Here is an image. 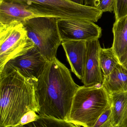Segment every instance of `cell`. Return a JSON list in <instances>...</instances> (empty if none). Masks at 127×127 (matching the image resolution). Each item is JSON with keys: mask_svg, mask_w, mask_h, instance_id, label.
<instances>
[{"mask_svg": "<svg viewBox=\"0 0 127 127\" xmlns=\"http://www.w3.org/2000/svg\"><path fill=\"white\" fill-rule=\"evenodd\" d=\"M48 63L34 46L7 62L0 71V77L16 71L23 77L36 83Z\"/></svg>", "mask_w": 127, "mask_h": 127, "instance_id": "obj_7", "label": "cell"}, {"mask_svg": "<svg viewBox=\"0 0 127 127\" xmlns=\"http://www.w3.org/2000/svg\"><path fill=\"white\" fill-rule=\"evenodd\" d=\"M69 0L77 3L79 4H84V0Z\"/></svg>", "mask_w": 127, "mask_h": 127, "instance_id": "obj_24", "label": "cell"}, {"mask_svg": "<svg viewBox=\"0 0 127 127\" xmlns=\"http://www.w3.org/2000/svg\"><path fill=\"white\" fill-rule=\"evenodd\" d=\"M101 0H84V4L86 6L97 7L100 4Z\"/></svg>", "mask_w": 127, "mask_h": 127, "instance_id": "obj_21", "label": "cell"}, {"mask_svg": "<svg viewBox=\"0 0 127 127\" xmlns=\"http://www.w3.org/2000/svg\"><path fill=\"white\" fill-rule=\"evenodd\" d=\"M34 7L47 17L80 19L97 22L103 12L97 7L86 6L69 0H0Z\"/></svg>", "mask_w": 127, "mask_h": 127, "instance_id": "obj_5", "label": "cell"}, {"mask_svg": "<svg viewBox=\"0 0 127 127\" xmlns=\"http://www.w3.org/2000/svg\"><path fill=\"white\" fill-rule=\"evenodd\" d=\"M113 32L114 39L112 47L119 59L127 51V15L115 20Z\"/></svg>", "mask_w": 127, "mask_h": 127, "instance_id": "obj_13", "label": "cell"}, {"mask_svg": "<svg viewBox=\"0 0 127 127\" xmlns=\"http://www.w3.org/2000/svg\"><path fill=\"white\" fill-rule=\"evenodd\" d=\"M110 95L114 127H120L127 112V92L115 93Z\"/></svg>", "mask_w": 127, "mask_h": 127, "instance_id": "obj_14", "label": "cell"}, {"mask_svg": "<svg viewBox=\"0 0 127 127\" xmlns=\"http://www.w3.org/2000/svg\"><path fill=\"white\" fill-rule=\"evenodd\" d=\"M75 125L66 121L47 116H40L35 121L22 126L23 127H74Z\"/></svg>", "mask_w": 127, "mask_h": 127, "instance_id": "obj_16", "label": "cell"}, {"mask_svg": "<svg viewBox=\"0 0 127 127\" xmlns=\"http://www.w3.org/2000/svg\"><path fill=\"white\" fill-rule=\"evenodd\" d=\"M79 86L73 99L67 121L83 127H92L111 106L109 94L102 86Z\"/></svg>", "mask_w": 127, "mask_h": 127, "instance_id": "obj_3", "label": "cell"}, {"mask_svg": "<svg viewBox=\"0 0 127 127\" xmlns=\"http://www.w3.org/2000/svg\"><path fill=\"white\" fill-rule=\"evenodd\" d=\"M57 19L52 17H35L22 23L28 38L48 62L56 57L58 48L62 44Z\"/></svg>", "mask_w": 127, "mask_h": 127, "instance_id": "obj_4", "label": "cell"}, {"mask_svg": "<svg viewBox=\"0 0 127 127\" xmlns=\"http://www.w3.org/2000/svg\"><path fill=\"white\" fill-rule=\"evenodd\" d=\"M117 127V126H116V127Z\"/></svg>", "mask_w": 127, "mask_h": 127, "instance_id": "obj_28", "label": "cell"}, {"mask_svg": "<svg viewBox=\"0 0 127 127\" xmlns=\"http://www.w3.org/2000/svg\"><path fill=\"white\" fill-rule=\"evenodd\" d=\"M115 0H101L99 5L97 8L103 12L114 11Z\"/></svg>", "mask_w": 127, "mask_h": 127, "instance_id": "obj_20", "label": "cell"}, {"mask_svg": "<svg viewBox=\"0 0 127 127\" xmlns=\"http://www.w3.org/2000/svg\"><path fill=\"white\" fill-rule=\"evenodd\" d=\"M122 65H124V66H125V68H126L127 69V63H126L124 64H122Z\"/></svg>", "mask_w": 127, "mask_h": 127, "instance_id": "obj_25", "label": "cell"}, {"mask_svg": "<svg viewBox=\"0 0 127 127\" xmlns=\"http://www.w3.org/2000/svg\"><path fill=\"white\" fill-rule=\"evenodd\" d=\"M23 127L22 126H20V125H18V126H16V127Z\"/></svg>", "mask_w": 127, "mask_h": 127, "instance_id": "obj_27", "label": "cell"}, {"mask_svg": "<svg viewBox=\"0 0 127 127\" xmlns=\"http://www.w3.org/2000/svg\"><path fill=\"white\" fill-rule=\"evenodd\" d=\"M119 63L123 64L127 62V51L119 59Z\"/></svg>", "mask_w": 127, "mask_h": 127, "instance_id": "obj_22", "label": "cell"}, {"mask_svg": "<svg viewBox=\"0 0 127 127\" xmlns=\"http://www.w3.org/2000/svg\"><path fill=\"white\" fill-rule=\"evenodd\" d=\"M0 127L17 126L30 111L38 113L36 82L15 71L0 77Z\"/></svg>", "mask_w": 127, "mask_h": 127, "instance_id": "obj_2", "label": "cell"}, {"mask_svg": "<svg viewBox=\"0 0 127 127\" xmlns=\"http://www.w3.org/2000/svg\"><path fill=\"white\" fill-rule=\"evenodd\" d=\"M57 27L62 42L98 39L102 29L93 22L80 19L58 18Z\"/></svg>", "mask_w": 127, "mask_h": 127, "instance_id": "obj_8", "label": "cell"}, {"mask_svg": "<svg viewBox=\"0 0 127 127\" xmlns=\"http://www.w3.org/2000/svg\"><path fill=\"white\" fill-rule=\"evenodd\" d=\"M36 86L39 116L67 121L79 87L68 68L55 57L48 63Z\"/></svg>", "mask_w": 127, "mask_h": 127, "instance_id": "obj_1", "label": "cell"}, {"mask_svg": "<svg viewBox=\"0 0 127 127\" xmlns=\"http://www.w3.org/2000/svg\"><path fill=\"white\" fill-rule=\"evenodd\" d=\"M119 127H127V112L123 122Z\"/></svg>", "mask_w": 127, "mask_h": 127, "instance_id": "obj_23", "label": "cell"}, {"mask_svg": "<svg viewBox=\"0 0 127 127\" xmlns=\"http://www.w3.org/2000/svg\"><path fill=\"white\" fill-rule=\"evenodd\" d=\"M101 48L98 39L87 41L85 72L82 80L85 86H94L103 83V78L99 61Z\"/></svg>", "mask_w": 127, "mask_h": 127, "instance_id": "obj_9", "label": "cell"}, {"mask_svg": "<svg viewBox=\"0 0 127 127\" xmlns=\"http://www.w3.org/2000/svg\"><path fill=\"white\" fill-rule=\"evenodd\" d=\"M34 46L22 23L0 24V71L9 60Z\"/></svg>", "mask_w": 127, "mask_h": 127, "instance_id": "obj_6", "label": "cell"}, {"mask_svg": "<svg viewBox=\"0 0 127 127\" xmlns=\"http://www.w3.org/2000/svg\"><path fill=\"white\" fill-rule=\"evenodd\" d=\"M74 127H81L80 126H78V125H75Z\"/></svg>", "mask_w": 127, "mask_h": 127, "instance_id": "obj_26", "label": "cell"}, {"mask_svg": "<svg viewBox=\"0 0 127 127\" xmlns=\"http://www.w3.org/2000/svg\"><path fill=\"white\" fill-rule=\"evenodd\" d=\"M37 113L34 111L28 112L22 117L17 126H24L27 124L36 121L40 117L39 115Z\"/></svg>", "mask_w": 127, "mask_h": 127, "instance_id": "obj_19", "label": "cell"}, {"mask_svg": "<svg viewBox=\"0 0 127 127\" xmlns=\"http://www.w3.org/2000/svg\"><path fill=\"white\" fill-rule=\"evenodd\" d=\"M71 70L81 81L83 79L87 53V41L62 42Z\"/></svg>", "mask_w": 127, "mask_h": 127, "instance_id": "obj_11", "label": "cell"}, {"mask_svg": "<svg viewBox=\"0 0 127 127\" xmlns=\"http://www.w3.org/2000/svg\"><path fill=\"white\" fill-rule=\"evenodd\" d=\"M99 61L104 76L109 74L119 63L112 48H101L99 52Z\"/></svg>", "mask_w": 127, "mask_h": 127, "instance_id": "obj_15", "label": "cell"}, {"mask_svg": "<svg viewBox=\"0 0 127 127\" xmlns=\"http://www.w3.org/2000/svg\"><path fill=\"white\" fill-rule=\"evenodd\" d=\"M101 86L109 95L127 92V69L119 63L108 75L104 76Z\"/></svg>", "mask_w": 127, "mask_h": 127, "instance_id": "obj_12", "label": "cell"}, {"mask_svg": "<svg viewBox=\"0 0 127 127\" xmlns=\"http://www.w3.org/2000/svg\"><path fill=\"white\" fill-rule=\"evenodd\" d=\"M37 17L47 16L32 7L0 1V24L8 25L14 22L23 23L26 20Z\"/></svg>", "mask_w": 127, "mask_h": 127, "instance_id": "obj_10", "label": "cell"}, {"mask_svg": "<svg viewBox=\"0 0 127 127\" xmlns=\"http://www.w3.org/2000/svg\"><path fill=\"white\" fill-rule=\"evenodd\" d=\"M92 127H115L113 122L111 106L99 117Z\"/></svg>", "mask_w": 127, "mask_h": 127, "instance_id": "obj_17", "label": "cell"}, {"mask_svg": "<svg viewBox=\"0 0 127 127\" xmlns=\"http://www.w3.org/2000/svg\"><path fill=\"white\" fill-rule=\"evenodd\" d=\"M115 20L127 15V0H115L114 11Z\"/></svg>", "mask_w": 127, "mask_h": 127, "instance_id": "obj_18", "label": "cell"}]
</instances>
